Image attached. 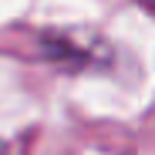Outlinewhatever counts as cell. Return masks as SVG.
Segmentation results:
<instances>
[{"mask_svg":"<svg viewBox=\"0 0 155 155\" xmlns=\"http://www.w3.org/2000/svg\"><path fill=\"white\" fill-rule=\"evenodd\" d=\"M0 155H7V142H0Z\"/></svg>","mask_w":155,"mask_h":155,"instance_id":"obj_2","label":"cell"},{"mask_svg":"<svg viewBox=\"0 0 155 155\" xmlns=\"http://www.w3.org/2000/svg\"><path fill=\"white\" fill-rule=\"evenodd\" d=\"M37 51L47 64H54L61 71H84L98 64V51L84 37H74L68 31H44L37 37Z\"/></svg>","mask_w":155,"mask_h":155,"instance_id":"obj_1","label":"cell"}]
</instances>
